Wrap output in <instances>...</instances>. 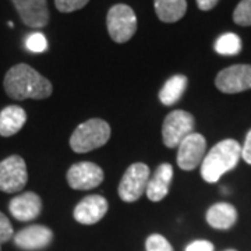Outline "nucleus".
Wrapping results in <instances>:
<instances>
[{"label": "nucleus", "mask_w": 251, "mask_h": 251, "mask_svg": "<svg viewBox=\"0 0 251 251\" xmlns=\"http://www.w3.org/2000/svg\"><path fill=\"white\" fill-rule=\"evenodd\" d=\"M177 165L183 171H193L205 158L206 141L204 135L193 133L186 137L177 147Z\"/></svg>", "instance_id": "1a4fd4ad"}, {"label": "nucleus", "mask_w": 251, "mask_h": 251, "mask_svg": "<svg viewBox=\"0 0 251 251\" xmlns=\"http://www.w3.org/2000/svg\"><path fill=\"white\" fill-rule=\"evenodd\" d=\"M196 120L191 113L186 110H173L171 112L162 126V140L168 148H176L180 143L194 133Z\"/></svg>", "instance_id": "39448f33"}, {"label": "nucleus", "mask_w": 251, "mask_h": 251, "mask_svg": "<svg viewBox=\"0 0 251 251\" xmlns=\"http://www.w3.org/2000/svg\"><path fill=\"white\" fill-rule=\"evenodd\" d=\"M103 181V171L92 162H78L67 172V183L73 190H91Z\"/></svg>", "instance_id": "9d476101"}, {"label": "nucleus", "mask_w": 251, "mask_h": 251, "mask_svg": "<svg viewBox=\"0 0 251 251\" xmlns=\"http://www.w3.org/2000/svg\"><path fill=\"white\" fill-rule=\"evenodd\" d=\"M173 179V168L169 163H162L155 171L152 177H150L145 194L152 202H158L168 196L169 186Z\"/></svg>", "instance_id": "2eb2a0df"}, {"label": "nucleus", "mask_w": 251, "mask_h": 251, "mask_svg": "<svg viewBox=\"0 0 251 251\" xmlns=\"http://www.w3.org/2000/svg\"><path fill=\"white\" fill-rule=\"evenodd\" d=\"M226 251H236V250H226Z\"/></svg>", "instance_id": "c756f323"}, {"label": "nucleus", "mask_w": 251, "mask_h": 251, "mask_svg": "<svg viewBox=\"0 0 251 251\" xmlns=\"http://www.w3.org/2000/svg\"><path fill=\"white\" fill-rule=\"evenodd\" d=\"M186 251H214V244L208 240H196L188 244Z\"/></svg>", "instance_id": "a878e982"}, {"label": "nucleus", "mask_w": 251, "mask_h": 251, "mask_svg": "<svg viewBox=\"0 0 251 251\" xmlns=\"http://www.w3.org/2000/svg\"><path fill=\"white\" fill-rule=\"evenodd\" d=\"M14 244L21 250H42L53 240V232L44 225H31L14 234Z\"/></svg>", "instance_id": "f8f14e48"}, {"label": "nucleus", "mask_w": 251, "mask_h": 251, "mask_svg": "<svg viewBox=\"0 0 251 251\" xmlns=\"http://www.w3.org/2000/svg\"><path fill=\"white\" fill-rule=\"evenodd\" d=\"M150 180V168L145 163H133L125 172L119 184V197L125 202H134L143 196Z\"/></svg>", "instance_id": "0eeeda50"}, {"label": "nucleus", "mask_w": 251, "mask_h": 251, "mask_svg": "<svg viewBox=\"0 0 251 251\" xmlns=\"http://www.w3.org/2000/svg\"><path fill=\"white\" fill-rule=\"evenodd\" d=\"M109 204L102 196H88L82 198L74 208V219L82 225H94L99 222L108 212Z\"/></svg>", "instance_id": "ddd939ff"}, {"label": "nucleus", "mask_w": 251, "mask_h": 251, "mask_svg": "<svg viewBox=\"0 0 251 251\" xmlns=\"http://www.w3.org/2000/svg\"><path fill=\"white\" fill-rule=\"evenodd\" d=\"M215 85L224 94H239L251 90V66L234 64L218 73Z\"/></svg>", "instance_id": "6e6552de"}, {"label": "nucleus", "mask_w": 251, "mask_h": 251, "mask_svg": "<svg viewBox=\"0 0 251 251\" xmlns=\"http://www.w3.org/2000/svg\"><path fill=\"white\" fill-rule=\"evenodd\" d=\"M147 251H173L171 243L162 234H151L145 243Z\"/></svg>", "instance_id": "5701e85b"}, {"label": "nucleus", "mask_w": 251, "mask_h": 251, "mask_svg": "<svg viewBox=\"0 0 251 251\" xmlns=\"http://www.w3.org/2000/svg\"><path fill=\"white\" fill-rule=\"evenodd\" d=\"M90 0H54L56 9L62 13H73L77 10L84 9Z\"/></svg>", "instance_id": "b1692460"}, {"label": "nucleus", "mask_w": 251, "mask_h": 251, "mask_svg": "<svg viewBox=\"0 0 251 251\" xmlns=\"http://www.w3.org/2000/svg\"><path fill=\"white\" fill-rule=\"evenodd\" d=\"M237 221V211L232 204L216 202L206 211V222L214 229H230Z\"/></svg>", "instance_id": "f3484780"}, {"label": "nucleus", "mask_w": 251, "mask_h": 251, "mask_svg": "<svg viewBox=\"0 0 251 251\" xmlns=\"http://www.w3.org/2000/svg\"><path fill=\"white\" fill-rule=\"evenodd\" d=\"M0 251H1V244H0Z\"/></svg>", "instance_id": "c85d7f7f"}, {"label": "nucleus", "mask_w": 251, "mask_h": 251, "mask_svg": "<svg viewBox=\"0 0 251 251\" xmlns=\"http://www.w3.org/2000/svg\"><path fill=\"white\" fill-rule=\"evenodd\" d=\"M155 13L162 23H176L187 11L186 0H153Z\"/></svg>", "instance_id": "a211bd4d"}, {"label": "nucleus", "mask_w": 251, "mask_h": 251, "mask_svg": "<svg viewBox=\"0 0 251 251\" xmlns=\"http://www.w3.org/2000/svg\"><path fill=\"white\" fill-rule=\"evenodd\" d=\"M25 46L32 53H42L48 49V39L42 32H32L25 39Z\"/></svg>", "instance_id": "4be33fe9"}, {"label": "nucleus", "mask_w": 251, "mask_h": 251, "mask_svg": "<svg viewBox=\"0 0 251 251\" xmlns=\"http://www.w3.org/2000/svg\"><path fill=\"white\" fill-rule=\"evenodd\" d=\"M9 211L20 222H29L34 221L41 215L42 211V200L41 197L32 193L27 191L23 194H18L9 204Z\"/></svg>", "instance_id": "4468645a"}, {"label": "nucleus", "mask_w": 251, "mask_h": 251, "mask_svg": "<svg viewBox=\"0 0 251 251\" xmlns=\"http://www.w3.org/2000/svg\"><path fill=\"white\" fill-rule=\"evenodd\" d=\"M14 237V229L9 218L0 211V244L9 242Z\"/></svg>", "instance_id": "393cba45"}, {"label": "nucleus", "mask_w": 251, "mask_h": 251, "mask_svg": "<svg viewBox=\"0 0 251 251\" xmlns=\"http://www.w3.org/2000/svg\"><path fill=\"white\" fill-rule=\"evenodd\" d=\"M242 158L246 163L251 165V130L246 135V141L242 147Z\"/></svg>", "instance_id": "bb28decb"}, {"label": "nucleus", "mask_w": 251, "mask_h": 251, "mask_svg": "<svg viewBox=\"0 0 251 251\" xmlns=\"http://www.w3.org/2000/svg\"><path fill=\"white\" fill-rule=\"evenodd\" d=\"M27 123V113L18 105H10L0 112V135L11 137Z\"/></svg>", "instance_id": "dca6fc26"}, {"label": "nucleus", "mask_w": 251, "mask_h": 251, "mask_svg": "<svg viewBox=\"0 0 251 251\" xmlns=\"http://www.w3.org/2000/svg\"><path fill=\"white\" fill-rule=\"evenodd\" d=\"M27 181V165L20 155H11L0 162V191L17 193L25 187Z\"/></svg>", "instance_id": "423d86ee"}, {"label": "nucleus", "mask_w": 251, "mask_h": 251, "mask_svg": "<svg viewBox=\"0 0 251 251\" xmlns=\"http://www.w3.org/2000/svg\"><path fill=\"white\" fill-rule=\"evenodd\" d=\"M233 21L237 25H251V0H242L233 11Z\"/></svg>", "instance_id": "412c9836"}, {"label": "nucleus", "mask_w": 251, "mask_h": 251, "mask_svg": "<svg viewBox=\"0 0 251 251\" xmlns=\"http://www.w3.org/2000/svg\"><path fill=\"white\" fill-rule=\"evenodd\" d=\"M106 25L110 38L116 44L128 42L137 31V16L128 4L119 3L108 11Z\"/></svg>", "instance_id": "20e7f679"}, {"label": "nucleus", "mask_w": 251, "mask_h": 251, "mask_svg": "<svg viewBox=\"0 0 251 251\" xmlns=\"http://www.w3.org/2000/svg\"><path fill=\"white\" fill-rule=\"evenodd\" d=\"M242 39L237 34L226 32L215 42V52L222 56H236L242 52Z\"/></svg>", "instance_id": "aec40b11"}, {"label": "nucleus", "mask_w": 251, "mask_h": 251, "mask_svg": "<svg viewBox=\"0 0 251 251\" xmlns=\"http://www.w3.org/2000/svg\"><path fill=\"white\" fill-rule=\"evenodd\" d=\"M21 21L31 28H44L49 23L46 0H11Z\"/></svg>", "instance_id": "9b49d317"}, {"label": "nucleus", "mask_w": 251, "mask_h": 251, "mask_svg": "<svg viewBox=\"0 0 251 251\" xmlns=\"http://www.w3.org/2000/svg\"><path fill=\"white\" fill-rule=\"evenodd\" d=\"M3 87L11 99H45L53 92L52 82L25 63L16 64L6 73Z\"/></svg>", "instance_id": "f257e3e1"}, {"label": "nucleus", "mask_w": 251, "mask_h": 251, "mask_svg": "<svg viewBox=\"0 0 251 251\" xmlns=\"http://www.w3.org/2000/svg\"><path fill=\"white\" fill-rule=\"evenodd\" d=\"M242 158V147L236 140L227 138L206 153L201 163V176L206 183H216L225 173L233 171Z\"/></svg>", "instance_id": "f03ea898"}, {"label": "nucleus", "mask_w": 251, "mask_h": 251, "mask_svg": "<svg viewBox=\"0 0 251 251\" xmlns=\"http://www.w3.org/2000/svg\"><path fill=\"white\" fill-rule=\"evenodd\" d=\"M219 0H197L198 9L202 10V11H208V10H212L218 4Z\"/></svg>", "instance_id": "cd10ccee"}, {"label": "nucleus", "mask_w": 251, "mask_h": 251, "mask_svg": "<svg viewBox=\"0 0 251 251\" xmlns=\"http://www.w3.org/2000/svg\"><path fill=\"white\" fill-rule=\"evenodd\" d=\"M187 88V77L186 75H173L165 82V85L159 91V99L165 106H172L179 102Z\"/></svg>", "instance_id": "6ab92c4d"}, {"label": "nucleus", "mask_w": 251, "mask_h": 251, "mask_svg": "<svg viewBox=\"0 0 251 251\" xmlns=\"http://www.w3.org/2000/svg\"><path fill=\"white\" fill-rule=\"evenodd\" d=\"M110 138V126L102 119H91L81 123L70 137L74 152L85 153L103 147Z\"/></svg>", "instance_id": "7ed1b4c3"}]
</instances>
